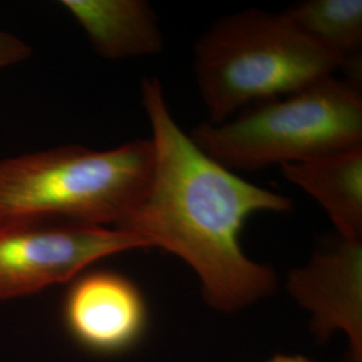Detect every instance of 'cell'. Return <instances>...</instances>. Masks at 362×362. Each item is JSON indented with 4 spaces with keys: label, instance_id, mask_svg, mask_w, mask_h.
<instances>
[{
    "label": "cell",
    "instance_id": "3957f363",
    "mask_svg": "<svg viewBox=\"0 0 362 362\" xmlns=\"http://www.w3.org/2000/svg\"><path fill=\"white\" fill-rule=\"evenodd\" d=\"M338 69L342 59L336 52L284 13L257 8L220 18L194 49V77L214 124L332 77Z\"/></svg>",
    "mask_w": 362,
    "mask_h": 362
},
{
    "label": "cell",
    "instance_id": "30bf717a",
    "mask_svg": "<svg viewBox=\"0 0 362 362\" xmlns=\"http://www.w3.org/2000/svg\"><path fill=\"white\" fill-rule=\"evenodd\" d=\"M298 30L336 52L342 67L361 73V0H305L282 13Z\"/></svg>",
    "mask_w": 362,
    "mask_h": 362
},
{
    "label": "cell",
    "instance_id": "ba28073f",
    "mask_svg": "<svg viewBox=\"0 0 362 362\" xmlns=\"http://www.w3.org/2000/svg\"><path fill=\"white\" fill-rule=\"evenodd\" d=\"M59 4L106 59L155 55L164 49L157 15L145 0H62Z\"/></svg>",
    "mask_w": 362,
    "mask_h": 362
},
{
    "label": "cell",
    "instance_id": "8992f818",
    "mask_svg": "<svg viewBox=\"0 0 362 362\" xmlns=\"http://www.w3.org/2000/svg\"><path fill=\"white\" fill-rule=\"evenodd\" d=\"M67 332L89 351L112 356L133 348L148 322L141 291L118 272H86L73 281L64 303Z\"/></svg>",
    "mask_w": 362,
    "mask_h": 362
},
{
    "label": "cell",
    "instance_id": "5b68a950",
    "mask_svg": "<svg viewBox=\"0 0 362 362\" xmlns=\"http://www.w3.org/2000/svg\"><path fill=\"white\" fill-rule=\"evenodd\" d=\"M136 248L146 245L109 227L49 220L0 224V300L73 282L93 263Z\"/></svg>",
    "mask_w": 362,
    "mask_h": 362
},
{
    "label": "cell",
    "instance_id": "6da1fadb",
    "mask_svg": "<svg viewBox=\"0 0 362 362\" xmlns=\"http://www.w3.org/2000/svg\"><path fill=\"white\" fill-rule=\"evenodd\" d=\"M141 101L152 129L153 172L143 202L116 230L188 263L216 310L233 313L272 296L276 275L247 257L240 233L251 215L291 212L294 203L204 153L172 116L157 78L141 81Z\"/></svg>",
    "mask_w": 362,
    "mask_h": 362
},
{
    "label": "cell",
    "instance_id": "7c38bea8",
    "mask_svg": "<svg viewBox=\"0 0 362 362\" xmlns=\"http://www.w3.org/2000/svg\"><path fill=\"white\" fill-rule=\"evenodd\" d=\"M269 362H313L303 356H275Z\"/></svg>",
    "mask_w": 362,
    "mask_h": 362
},
{
    "label": "cell",
    "instance_id": "7a4b0ae2",
    "mask_svg": "<svg viewBox=\"0 0 362 362\" xmlns=\"http://www.w3.org/2000/svg\"><path fill=\"white\" fill-rule=\"evenodd\" d=\"M153 144L134 140L107 151L62 145L0 160V224L22 220L118 227L143 202Z\"/></svg>",
    "mask_w": 362,
    "mask_h": 362
},
{
    "label": "cell",
    "instance_id": "277c9868",
    "mask_svg": "<svg viewBox=\"0 0 362 362\" xmlns=\"http://www.w3.org/2000/svg\"><path fill=\"white\" fill-rule=\"evenodd\" d=\"M189 137L231 170L305 161L362 145L361 93L350 82L322 78L226 121L203 122Z\"/></svg>",
    "mask_w": 362,
    "mask_h": 362
},
{
    "label": "cell",
    "instance_id": "52a82bcc",
    "mask_svg": "<svg viewBox=\"0 0 362 362\" xmlns=\"http://www.w3.org/2000/svg\"><path fill=\"white\" fill-rule=\"evenodd\" d=\"M287 288L313 314L320 336L344 330L349 336L350 362H361V240L339 236L336 246L290 272Z\"/></svg>",
    "mask_w": 362,
    "mask_h": 362
},
{
    "label": "cell",
    "instance_id": "9c48e42d",
    "mask_svg": "<svg viewBox=\"0 0 362 362\" xmlns=\"http://www.w3.org/2000/svg\"><path fill=\"white\" fill-rule=\"evenodd\" d=\"M286 180L324 208L341 238H362V145L282 165Z\"/></svg>",
    "mask_w": 362,
    "mask_h": 362
},
{
    "label": "cell",
    "instance_id": "8fae6325",
    "mask_svg": "<svg viewBox=\"0 0 362 362\" xmlns=\"http://www.w3.org/2000/svg\"><path fill=\"white\" fill-rule=\"evenodd\" d=\"M31 52L25 40L0 30V70L26 61Z\"/></svg>",
    "mask_w": 362,
    "mask_h": 362
}]
</instances>
